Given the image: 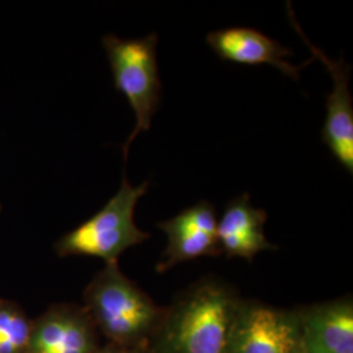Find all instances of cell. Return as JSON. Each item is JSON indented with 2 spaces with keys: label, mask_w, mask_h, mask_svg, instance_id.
Instances as JSON below:
<instances>
[{
  "label": "cell",
  "mask_w": 353,
  "mask_h": 353,
  "mask_svg": "<svg viewBox=\"0 0 353 353\" xmlns=\"http://www.w3.org/2000/svg\"><path fill=\"white\" fill-rule=\"evenodd\" d=\"M242 301L227 283L199 280L165 310L148 353H229Z\"/></svg>",
  "instance_id": "cell-1"
},
{
  "label": "cell",
  "mask_w": 353,
  "mask_h": 353,
  "mask_svg": "<svg viewBox=\"0 0 353 353\" xmlns=\"http://www.w3.org/2000/svg\"><path fill=\"white\" fill-rule=\"evenodd\" d=\"M85 312L109 344L147 350L165 310L127 278L118 263L105 265L84 290Z\"/></svg>",
  "instance_id": "cell-2"
},
{
  "label": "cell",
  "mask_w": 353,
  "mask_h": 353,
  "mask_svg": "<svg viewBox=\"0 0 353 353\" xmlns=\"http://www.w3.org/2000/svg\"><path fill=\"white\" fill-rule=\"evenodd\" d=\"M148 188L150 182L134 188L123 174L118 192L99 212L55 242L57 254L61 258L93 256L105 265L118 263L119 256L130 248L151 239L134 220L135 207Z\"/></svg>",
  "instance_id": "cell-3"
},
{
  "label": "cell",
  "mask_w": 353,
  "mask_h": 353,
  "mask_svg": "<svg viewBox=\"0 0 353 353\" xmlns=\"http://www.w3.org/2000/svg\"><path fill=\"white\" fill-rule=\"evenodd\" d=\"M157 42L156 33L132 39H122L114 34L102 38L114 87L126 97L137 121L131 135L122 145L125 161L131 143L140 132L151 128L152 118L161 102L163 84L157 65Z\"/></svg>",
  "instance_id": "cell-4"
},
{
  "label": "cell",
  "mask_w": 353,
  "mask_h": 353,
  "mask_svg": "<svg viewBox=\"0 0 353 353\" xmlns=\"http://www.w3.org/2000/svg\"><path fill=\"white\" fill-rule=\"evenodd\" d=\"M229 353H303L299 312L242 301Z\"/></svg>",
  "instance_id": "cell-5"
},
{
  "label": "cell",
  "mask_w": 353,
  "mask_h": 353,
  "mask_svg": "<svg viewBox=\"0 0 353 353\" xmlns=\"http://www.w3.org/2000/svg\"><path fill=\"white\" fill-rule=\"evenodd\" d=\"M288 19L293 29L300 34L305 45L312 51L314 59L321 61L332 77V90L326 101V121L322 128V141L326 144L335 160L353 174V100L350 89L351 65L341 58L338 61L314 46L305 36L292 10V3L287 1Z\"/></svg>",
  "instance_id": "cell-6"
},
{
  "label": "cell",
  "mask_w": 353,
  "mask_h": 353,
  "mask_svg": "<svg viewBox=\"0 0 353 353\" xmlns=\"http://www.w3.org/2000/svg\"><path fill=\"white\" fill-rule=\"evenodd\" d=\"M157 228L168 237L163 259L156 265L159 274L188 261L221 254L216 236L217 214L212 203H196L173 219L159 223Z\"/></svg>",
  "instance_id": "cell-7"
},
{
  "label": "cell",
  "mask_w": 353,
  "mask_h": 353,
  "mask_svg": "<svg viewBox=\"0 0 353 353\" xmlns=\"http://www.w3.org/2000/svg\"><path fill=\"white\" fill-rule=\"evenodd\" d=\"M100 347L84 306L55 303L33 319L26 353H94Z\"/></svg>",
  "instance_id": "cell-8"
},
{
  "label": "cell",
  "mask_w": 353,
  "mask_h": 353,
  "mask_svg": "<svg viewBox=\"0 0 353 353\" xmlns=\"http://www.w3.org/2000/svg\"><path fill=\"white\" fill-rule=\"evenodd\" d=\"M205 41L223 61L248 65L270 64L296 81L300 79L303 67L314 61L310 58L300 65L290 63L287 58L293 55V51L259 30L246 26L214 30L207 34Z\"/></svg>",
  "instance_id": "cell-9"
},
{
  "label": "cell",
  "mask_w": 353,
  "mask_h": 353,
  "mask_svg": "<svg viewBox=\"0 0 353 353\" xmlns=\"http://www.w3.org/2000/svg\"><path fill=\"white\" fill-rule=\"evenodd\" d=\"M297 312L303 353H353L351 297L318 303Z\"/></svg>",
  "instance_id": "cell-10"
},
{
  "label": "cell",
  "mask_w": 353,
  "mask_h": 353,
  "mask_svg": "<svg viewBox=\"0 0 353 353\" xmlns=\"http://www.w3.org/2000/svg\"><path fill=\"white\" fill-rule=\"evenodd\" d=\"M267 212L255 208L248 192L228 203L221 219L217 221V242L221 254L227 258H242L249 262L265 250H276L265 239Z\"/></svg>",
  "instance_id": "cell-11"
},
{
  "label": "cell",
  "mask_w": 353,
  "mask_h": 353,
  "mask_svg": "<svg viewBox=\"0 0 353 353\" xmlns=\"http://www.w3.org/2000/svg\"><path fill=\"white\" fill-rule=\"evenodd\" d=\"M32 327L33 319L19 303L0 299V353H26Z\"/></svg>",
  "instance_id": "cell-12"
},
{
  "label": "cell",
  "mask_w": 353,
  "mask_h": 353,
  "mask_svg": "<svg viewBox=\"0 0 353 353\" xmlns=\"http://www.w3.org/2000/svg\"><path fill=\"white\" fill-rule=\"evenodd\" d=\"M94 353H148L147 350L141 348H126V347H119L115 344H106L103 347H100Z\"/></svg>",
  "instance_id": "cell-13"
},
{
  "label": "cell",
  "mask_w": 353,
  "mask_h": 353,
  "mask_svg": "<svg viewBox=\"0 0 353 353\" xmlns=\"http://www.w3.org/2000/svg\"><path fill=\"white\" fill-rule=\"evenodd\" d=\"M0 211H1V205H0Z\"/></svg>",
  "instance_id": "cell-14"
}]
</instances>
